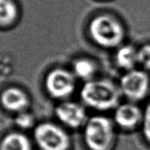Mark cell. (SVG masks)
<instances>
[{"label":"cell","mask_w":150,"mask_h":150,"mask_svg":"<svg viewBox=\"0 0 150 150\" xmlns=\"http://www.w3.org/2000/svg\"><path fill=\"white\" fill-rule=\"evenodd\" d=\"M121 97L119 85L105 79L85 82L80 90L82 103L98 112L114 111L120 103Z\"/></svg>","instance_id":"obj_1"},{"label":"cell","mask_w":150,"mask_h":150,"mask_svg":"<svg viewBox=\"0 0 150 150\" xmlns=\"http://www.w3.org/2000/svg\"><path fill=\"white\" fill-rule=\"evenodd\" d=\"M90 38L97 45L106 49H117L124 44L125 29L122 23L110 15H99L89 23Z\"/></svg>","instance_id":"obj_2"},{"label":"cell","mask_w":150,"mask_h":150,"mask_svg":"<svg viewBox=\"0 0 150 150\" xmlns=\"http://www.w3.org/2000/svg\"><path fill=\"white\" fill-rule=\"evenodd\" d=\"M117 129L111 118L100 114L92 116L82 128L83 140L91 150H109L116 141Z\"/></svg>","instance_id":"obj_3"},{"label":"cell","mask_w":150,"mask_h":150,"mask_svg":"<svg viewBox=\"0 0 150 150\" xmlns=\"http://www.w3.org/2000/svg\"><path fill=\"white\" fill-rule=\"evenodd\" d=\"M33 138L41 150H67L70 138L65 127L52 122H42L33 129Z\"/></svg>","instance_id":"obj_4"},{"label":"cell","mask_w":150,"mask_h":150,"mask_svg":"<svg viewBox=\"0 0 150 150\" xmlns=\"http://www.w3.org/2000/svg\"><path fill=\"white\" fill-rule=\"evenodd\" d=\"M122 96L127 101L139 103L144 100L150 92L149 72L135 68L123 73L119 82Z\"/></svg>","instance_id":"obj_5"},{"label":"cell","mask_w":150,"mask_h":150,"mask_svg":"<svg viewBox=\"0 0 150 150\" xmlns=\"http://www.w3.org/2000/svg\"><path fill=\"white\" fill-rule=\"evenodd\" d=\"M77 79L71 70L57 67L48 73L45 88L48 95L59 102L67 100L75 92Z\"/></svg>","instance_id":"obj_6"},{"label":"cell","mask_w":150,"mask_h":150,"mask_svg":"<svg viewBox=\"0 0 150 150\" xmlns=\"http://www.w3.org/2000/svg\"><path fill=\"white\" fill-rule=\"evenodd\" d=\"M54 115L62 126L70 130L82 129L89 117L86 107L83 103L69 100L57 104Z\"/></svg>","instance_id":"obj_7"},{"label":"cell","mask_w":150,"mask_h":150,"mask_svg":"<svg viewBox=\"0 0 150 150\" xmlns=\"http://www.w3.org/2000/svg\"><path fill=\"white\" fill-rule=\"evenodd\" d=\"M113 121L116 127L125 131H133L142 127L144 108L130 101L120 103L114 110Z\"/></svg>","instance_id":"obj_8"},{"label":"cell","mask_w":150,"mask_h":150,"mask_svg":"<svg viewBox=\"0 0 150 150\" xmlns=\"http://www.w3.org/2000/svg\"><path fill=\"white\" fill-rule=\"evenodd\" d=\"M30 104L29 95L18 86H7L0 93V105L1 108L15 115L29 110Z\"/></svg>","instance_id":"obj_9"},{"label":"cell","mask_w":150,"mask_h":150,"mask_svg":"<svg viewBox=\"0 0 150 150\" xmlns=\"http://www.w3.org/2000/svg\"><path fill=\"white\" fill-rule=\"evenodd\" d=\"M138 48L128 43H124L116 49L114 61L120 69L124 72L137 68Z\"/></svg>","instance_id":"obj_10"},{"label":"cell","mask_w":150,"mask_h":150,"mask_svg":"<svg viewBox=\"0 0 150 150\" xmlns=\"http://www.w3.org/2000/svg\"><path fill=\"white\" fill-rule=\"evenodd\" d=\"M71 71L77 80L83 83L95 79L98 72V65L92 59L86 57H80L73 61Z\"/></svg>","instance_id":"obj_11"},{"label":"cell","mask_w":150,"mask_h":150,"mask_svg":"<svg viewBox=\"0 0 150 150\" xmlns=\"http://www.w3.org/2000/svg\"><path fill=\"white\" fill-rule=\"evenodd\" d=\"M29 138L20 131H13L3 136L0 142V150H32Z\"/></svg>","instance_id":"obj_12"},{"label":"cell","mask_w":150,"mask_h":150,"mask_svg":"<svg viewBox=\"0 0 150 150\" xmlns=\"http://www.w3.org/2000/svg\"><path fill=\"white\" fill-rule=\"evenodd\" d=\"M19 18V10L14 0H0V29L13 27Z\"/></svg>","instance_id":"obj_13"},{"label":"cell","mask_w":150,"mask_h":150,"mask_svg":"<svg viewBox=\"0 0 150 150\" xmlns=\"http://www.w3.org/2000/svg\"><path fill=\"white\" fill-rule=\"evenodd\" d=\"M14 123L20 130H33L38 124L35 115L29 110L16 114Z\"/></svg>","instance_id":"obj_14"},{"label":"cell","mask_w":150,"mask_h":150,"mask_svg":"<svg viewBox=\"0 0 150 150\" xmlns=\"http://www.w3.org/2000/svg\"><path fill=\"white\" fill-rule=\"evenodd\" d=\"M138 67L150 72V43H146L138 48Z\"/></svg>","instance_id":"obj_15"},{"label":"cell","mask_w":150,"mask_h":150,"mask_svg":"<svg viewBox=\"0 0 150 150\" xmlns=\"http://www.w3.org/2000/svg\"><path fill=\"white\" fill-rule=\"evenodd\" d=\"M141 129L146 140L150 143V103L144 108V118Z\"/></svg>","instance_id":"obj_16"}]
</instances>
